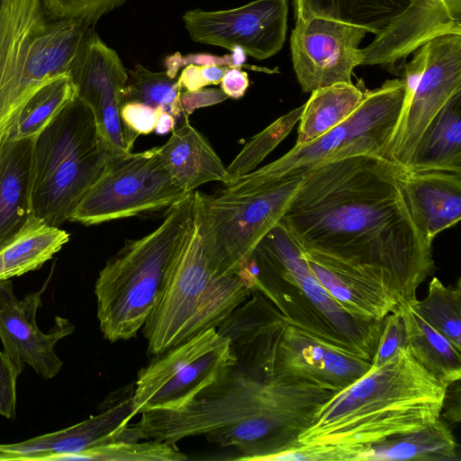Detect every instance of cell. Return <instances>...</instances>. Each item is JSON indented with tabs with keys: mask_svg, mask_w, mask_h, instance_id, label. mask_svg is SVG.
<instances>
[{
	"mask_svg": "<svg viewBox=\"0 0 461 461\" xmlns=\"http://www.w3.org/2000/svg\"><path fill=\"white\" fill-rule=\"evenodd\" d=\"M403 166L356 155L306 171L279 222L306 253L413 303L435 271L432 243L415 223L400 186Z\"/></svg>",
	"mask_w": 461,
	"mask_h": 461,
	"instance_id": "6da1fadb",
	"label": "cell"
},
{
	"mask_svg": "<svg viewBox=\"0 0 461 461\" xmlns=\"http://www.w3.org/2000/svg\"><path fill=\"white\" fill-rule=\"evenodd\" d=\"M447 388L406 345L323 403L298 442L361 447L422 429L440 418Z\"/></svg>",
	"mask_w": 461,
	"mask_h": 461,
	"instance_id": "7a4b0ae2",
	"label": "cell"
},
{
	"mask_svg": "<svg viewBox=\"0 0 461 461\" xmlns=\"http://www.w3.org/2000/svg\"><path fill=\"white\" fill-rule=\"evenodd\" d=\"M242 268L253 292L263 294L287 324L372 362L383 321L357 318L333 299L279 221L260 240Z\"/></svg>",
	"mask_w": 461,
	"mask_h": 461,
	"instance_id": "3957f363",
	"label": "cell"
},
{
	"mask_svg": "<svg viewBox=\"0 0 461 461\" xmlns=\"http://www.w3.org/2000/svg\"><path fill=\"white\" fill-rule=\"evenodd\" d=\"M195 219L194 192L169 209L149 234L127 240L99 272L97 319L111 342L136 336L158 304Z\"/></svg>",
	"mask_w": 461,
	"mask_h": 461,
	"instance_id": "277c9868",
	"label": "cell"
},
{
	"mask_svg": "<svg viewBox=\"0 0 461 461\" xmlns=\"http://www.w3.org/2000/svg\"><path fill=\"white\" fill-rule=\"evenodd\" d=\"M95 26L50 18L41 0H0V154L30 96L71 72Z\"/></svg>",
	"mask_w": 461,
	"mask_h": 461,
	"instance_id": "5b68a950",
	"label": "cell"
},
{
	"mask_svg": "<svg viewBox=\"0 0 461 461\" xmlns=\"http://www.w3.org/2000/svg\"><path fill=\"white\" fill-rule=\"evenodd\" d=\"M337 392L296 378L259 380L233 368L227 376L179 411L141 413L136 424L143 439L173 445L253 416L281 418L309 427L316 411Z\"/></svg>",
	"mask_w": 461,
	"mask_h": 461,
	"instance_id": "8992f818",
	"label": "cell"
},
{
	"mask_svg": "<svg viewBox=\"0 0 461 461\" xmlns=\"http://www.w3.org/2000/svg\"><path fill=\"white\" fill-rule=\"evenodd\" d=\"M111 158L92 110L77 96L35 139L32 214L54 227L68 221Z\"/></svg>",
	"mask_w": 461,
	"mask_h": 461,
	"instance_id": "52a82bcc",
	"label": "cell"
},
{
	"mask_svg": "<svg viewBox=\"0 0 461 461\" xmlns=\"http://www.w3.org/2000/svg\"><path fill=\"white\" fill-rule=\"evenodd\" d=\"M252 293L239 275L212 272L194 219L192 234L143 325L149 353L161 354L203 330L217 328Z\"/></svg>",
	"mask_w": 461,
	"mask_h": 461,
	"instance_id": "ba28073f",
	"label": "cell"
},
{
	"mask_svg": "<svg viewBox=\"0 0 461 461\" xmlns=\"http://www.w3.org/2000/svg\"><path fill=\"white\" fill-rule=\"evenodd\" d=\"M404 98L402 78L388 79L377 88L366 90L360 105L344 122L307 144L294 145L276 160L224 185L219 192L253 190L349 156L384 158L401 120Z\"/></svg>",
	"mask_w": 461,
	"mask_h": 461,
	"instance_id": "9c48e42d",
	"label": "cell"
},
{
	"mask_svg": "<svg viewBox=\"0 0 461 461\" xmlns=\"http://www.w3.org/2000/svg\"><path fill=\"white\" fill-rule=\"evenodd\" d=\"M303 175L244 192H194L198 230L214 274L238 275L260 240L279 221Z\"/></svg>",
	"mask_w": 461,
	"mask_h": 461,
	"instance_id": "30bf717a",
	"label": "cell"
},
{
	"mask_svg": "<svg viewBox=\"0 0 461 461\" xmlns=\"http://www.w3.org/2000/svg\"><path fill=\"white\" fill-rule=\"evenodd\" d=\"M236 363L230 340L216 328L203 330L156 355L140 370L134 412L182 410L223 380Z\"/></svg>",
	"mask_w": 461,
	"mask_h": 461,
	"instance_id": "8fae6325",
	"label": "cell"
},
{
	"mask_svg": "<svg viewBox=\"0 0 461 461\" xmlns=\"http://www.w3.org/2000/svg\"><path fill=\"white\" fill-rule=\"evenodd\" d=\"M188 194L173 180L158 156V147L111 158L68 218L98 224L169 209Z\"/></svg>",
	"mask_w": 461,
	"mask_h": 461,
	"instance_id": "7c38bea8",
	"label": "cell"
},
{
	"mask_svg": "<svg viewBox=\"0 0 461 461\" xmlns=\"http://www.w3.org/2000/svg\"><path fill=\"white\" fill-rule=\"evenodd\" d=\"M287 16V0H255L229 10H190L183 21L194 41L230 51L239 48L246 55L263 60L283 48Z\"/></svg>",
	"mask_w": 461,
	"mask_h": 461,
	"instance_id": "4fadbf2b",
	"label": "cell"
},
{
	"mask_svg": "<svg viewBox=\"0 0 461 461\" xmlns=\"http://www.w3.org/2000/svg\"><path fill=\"white\" fill-rule=\"evenodd\" d=\"M70 76L77 96L93 112L99 133L110 157L131 152L138 134L122 120L121 107L128 79L116 51L108 47L95 29L90 33Z\"/></svg>",
	"mask_w": 461,
	"mask_h": 461,
	"instance_id": "5bb4252c",
	"label": "cell"
},
{
	"mask_svg": "<svg viewBox=\"0 0 461 461\" xmlns=\"http://www.w3.org/2000/svg\"><path fill=\"white\" fill-rule=\"evenodd\" d=\"M426 45L424 70L384 156L405 167L427 127L446 104L461 92V34L439 35Z\"/></svg>",
	"mask_w": 461,
	"mask_h": 461,
	"instance_id": "9a60e30c",
	"label": "cell"
},
{
	"mask_svg": "<svg viewBox=\"0 0 461 461\" xmlns=\"http://www.w3.org/2000/svg\"><path fill=\"white\" fill-rule=\"evenodd\" d=\"M132 385L106 397L98 414L68 428L22 442L0 445V460H75L85 451L117 441L143 439L136 426Z\"/></svg>",
	"mask_w": 461,
	"mask_h": 461,
	"instance_id": "2e32d148",
	"label": "cell"
},
{
	"mask_svg": "<svg viewBox=\"0 0 461 461\" xmlns=\"http://www.w3.org/2000/svg\"><path fill=\"white\" fill-rule=\"evenodd\" d=\"M367 32L334 20L295 22L290 46L294 71L304 93L336 83H352L362 65L360 43Z\"/></svg>",
	"mask_w": 461,
	"mask_h": 461,
	"instance_id": "e0dca14e",
	"label": "cell"
},
{
	"mask_svg": "<svg viewBox=\"0 0 461 461\" xmlns=\"http://www.w3.org/2000/svg\"><path fill=\"white\" fill-rule=\"evenodd\" d=\"M47 285L48 282L40 291L19 300L12 281L0 280V339L4 353L21 372L27 364L43 378L50 379L63 366L54 347L59 339L71 334L75 326L57 316L55 325L48 333L38 328L36 313L42 304L41 295Z\"/></svg>",
	"mask_w": 461,
	"mask_h": 461,
	"instance_id": "ac0fdd59",
	"label": "cell"
},
{
	"mask_svg": "<svg viewBox=\"0 0 461 461\" xmlns=\"http://www.w3.org/2000/svg\"><path fill=\"white\" fill-rule=\"evenodd\" d=\"M371 362L287 324L276 350L273 375L339 392L366 374Z\"/></svg>",
	"mask_w": 461,
	"mask_h": 461,
	"instance_id": "d6986e66",
	"label": "cell"
},
{
	"mask_svg": "<svg viewBox=\"0 0 461 461\" xmlns=\"http://www.w3.org/2000/svg\"><path fill=\"white\" fill-rule=\"evenodd\" d=\"M286 325L278 310L254 291L216 329L230 340L237 359L233 369L266 380L274 376V357Z\"/></svg>",
	"mask_w": 461,
	"mask_h": 461,
	"instance_id": "ffe728a7",
	"label": "cell"
},
{
	"mask_svg": "<svg viewBox=\"0 0 461 461\" xmlns=\"http://www.w3.org/2000/svg\"><path fill=\"white\" fill-rule=\"evenodd\" d=\"M447 33L461 34V0H411L399 17L360 48L362 65L393 66Z\"/></svg>",
	"mask_w": 461,
	"mask_h": 461,
	"instance_id": "44dd1931",
	"label": "cell"
},
{
	"mask_svg": "<svg viewBox=\"0 0 461 461\" xmlns=\"http://www.w3.org/2000/svg\"><path fill=\"white\" fill-rule=\"evenodd\" d=\"M399 183L415 223L429 242L459 221L461 172L403 167Z\"/></svg>",
	"mask_w": 461,
	"mask_h": 461,
	"instance_id": "7402d4cb",
	"label": "cell"
},
{
	"mask_svg": "<svg viewBox=\"0 0 461 461\" xmlns=\"http://www.w3.org/2000/svg\"><path fill=\"white\" fill-rule=\"evenodd\" d=\"M35 139L11 140L0 154V249L33 215L32 188Z\"/></svg>",
	"mask_w": 461,
	"mask_h": 461,
	"instance_id": "603a6c76",
	"label": "cell"
},
{
	"mask_svg": "<svg viewBox=\"0 0 461 461\" xmlns=\"http://www.w3.org/2000/svg\"><path fill=\"white\" fill-rule=\"evenodd\" d=\"M185 122L171 131L168 140L158 147L159 158L176 182L186 193L208 182L227 179V170L208 140L194 129L185 114Z\"/></svg>",
	"mask_w": 461,
	"mask_h": 461,
	"instance_id": "cb8c5ba5",
	"label": "cell"
},
{
	"mask_svg": "<svg viewBox=\"0 0 461 461\" xmlns=\"http://www.w3.org/2000/svg\"><path fill=\"white\" fill-rule=\"evenodd\" d=\"M361 447V461L460 460L455 436L440 418L422 429Z\"/></svg>",
	"mask_w": 461,
	"mask_h": 461,
	"instance_id": "d4e9b609",
	"label": "cell"
},
{
	"mask_svg": "<svg viewBox=\"0 0 461 461\" xmlns=\"http://www.w3.org/2000/svg\"><path fill=\"white\" fill-rule=\"evenodd\" d=\"M406 168L461 172V92L427 127Z\"/></svg>",
	"mask_w": 461,
	"mask_h": 461,
	"instance_id": "484cf974",
	"label": "cell"
},
{
	"mask_svg": "<svg viewBox=\"0 0 461 461\" xmlns=\"http://www.w3.org/2000/svg\"><path fill=\"white\" fill-rule=\"evenodd\" d=\"M411 0H294L295 22L312 17L338 21L379 34L410 5Z\"/></svg>",
	"mask_w": 461,
	"mask_h": 461,
	"instance_id": "4316f807",
	"label": "cell"
},
{
	"mask_svg": "<svg viewBox=\"0 0 461 461\" xmlns=\"http://www.w3.org/2000/svg\"><path fill=\"white\" fill-rule=\"evenodd\" d=\"M68 240L67 231L32 215L23 229L0 249V280L40 268Z\"/></svg>",
	"mask_w": 461,
	"mask_h": 461,
	"instance_id": "83f0119b",
	"label": "cell"
},
{
	"mask_svg": "<svg viewBox=\"0 0 461 461\" xmlns=\"http://www.w3.org/2000/svg\"><path fill=\"white\" fill-rule=\"evenodd\" d=\"M400 308L406 345L413 357L447 386L460 380L461 349L423 321L411 303Z\"/></svg>",
	"mask_w": 461,
	"mask_h": 461,
	"instance_id": "f1b7e54d",
	"label": "cell"
},
{
	"mask_svg": "<svg viewBox=\"0 0 461 461\" xmlns=\"http://www.w3.org/2000/svg\"><path fill=\"white\" fill-rule=\"evenodd\" d=\"M365 91L353 83H336L312 91L303 104L295 145L307 144L344 122L360 105Z\"/></svg>",
	"mask_w": 461,
	"mask_h": 461,
	"instance_id": "f546056e",
	"label": "cell"
},
{
	"mask_svg": "<svg viewBox=\"0 0 461 461\" xmlns=\"http://www.w3.org/2000/svg\"><path fill=\"white\" fill-rule=\"evenodd\" d=\"M76 97L77 88L69 73L50 78L24 104L11 133L10 140L37 137Z\"/></svg>",
	"mask_w": 461,
	"mask_h": 461,
	"instance_id": "4dcf8cb0",
	"label": "cell"
},
{
	"mask_svg": "<svg viewBox=\"0 0 461 461\" xmlns=\"http://www.w3.org/2000/svg\"><path fill=\"white\" fill-rule=\"evenodd\" d=\"M419 316L461 349V285H445L438 277L429 284L422 300L411 303Z\"/></svg>",
	"mask_w": 461,
	"mask_h": 461,
	"instance_id": "1f68e13d",
	"label": "cell"
},
{
	"mask_svg": "<svg viewBox=\"0 0 461 461\" xmlns=\"http://www.w3.org/2000/svg\"><path fill=\"white\" fill-rule=\"evenodd\" d=\"M124 104L136 102L169 113L176 119L184 113L180 103L182 88L177 78L167 72H153L141 65L127 69Z\"/></svg>",
	"mask_w": 461,
	"mask_h": 461,
	"instance_id": "d6a6232c",
	"label": "cell"
},
{
	"mask_svg": "<svg viewBox=\"0 0 461 461\" xmlns=\"http://www.w3.org/2000/svg\"><path fill=\"white\" fill-rule=\"evenodd\" d=\"M303 104L279 117L253 136L226 167L229 184L257 167L265 158L291 132L299 122Z\"/></svg>",
	"mask_w": 461,
	"mask_h": 461,
	"instance_id": "836d02e7",
	"label": "cell"
},
{
	"mask_svg": "<svg viewBox=\"0 0 461 461\" xmlns=\"http://www.w3.org/2000/svg\"><path fill=\"white\" fill-rule=\"evenodd\" d=\"M187 456L175 445L149 439L148 441H117L78 454L75 460L105 461H179Z\"/></svg>",
	"mask_w": 461,
	"mask_h": 461,
	"instance_id": "e575fe53",
	"label": "cell"
},
{
	"mask_svg": "<svg viewBox=\"0 0 461 461\" xmlns=\"http://www.w3.org/2000/svg\"><path fill=\"white\" fill-rule=\"evenodd\" d=\"M47 14L57 20H76L95 26L98 20L126 0H41Z\"/></svg>",
	"mask_w": 461,
	"mask_h": 461,
	"instance_id": "d590c367",
	"label": "cell"
},
{
	"mask_svg": "<svg viewBox=\"0 0 461 461\" xmlns=\"http://www.w3.org/2000/svg\"><path fill=\"white\" fill-rule=\"evenodd\" d=\"M362 447L300 444L271 458V461H357Z\"/></svg>",
	"mask_w": 461,
	"mask_h": 461,
	"instance_id": "8d00e7d4",
	"label": "cell"
},
{
	"mask_svg": "<svg viewBox=\"0 0 461 461\" xmlns=\"http://www.w3.org/2000/svg\"><path fill=\"white\" fill-rule=\"evenodd\" d=\"M406 346L405 330L400 306L383 320V329L369 370L378 368Z\"/></svg>",
	"mask_w": 461,
	"mask_h": 461,
	"instance_id": "74e56055",
	"label": "cell"
},
{
	"mask_svg": "<svg viewBox=\"0 0 461 461\" xmlns=\"http://www.w3.org/2000/svg\"><path fill=\"white\" fill-rule=\"evenodd\" d=\"M21 373L0 350V415L7 419L15 417L16 380Z\"/></svg>",
	"mask_w": 461,
	"mask_h": 461,
	"instance_id": "f35d334b",
	"label": "cell"
},
{
	"mask_svg": "<svg viewBox=\"0 0 461 461\" xmlns=\"http://www.w3.org/2000/svg\"><path fill=\"white\" fill-rule=\"evenodd\" d=\"M228 68L226 66L189 64L177 80L182 89L194 91L209 85L220 84Z\"/></svg>",
	"mask_w": 461,
	"mask_h": 461,
	"instance_id": "ab89813d",
	"label": "cell"
},
{
	"mask_svg": "<svg viewBox=\"0 0 461 461\" xmlns=\"http://www.w3.org/2000/svg\"><path fill=\"white\" fill-rule=\"evenodd\" d=\"M123 122L135 133L149 134L155 130L158 108L154 109L143 104L128 102L121 107Z\"/></svg>",
	"mask_w": 461,
	"mask_h": 461,
	"instance_id": "60d3db41",
	"label": "cell"
},
{
	"mask_svg": "<svg viewBox=\"0 0 461 461\" xmlns=\"http://www.w3.org/2000/svg\"><path fill=\"white\" fill-rule=\"evenodd\" d=\"M221 89L207 88L181 92L180 103L184 114H191L197 108L213 105L228 99Z\"/></svg>",
	"mask_w": 461,
	"mask_h": 461,
	"instance_id": "b9f144b4",
	"label": "cell"
},
{
	"mask_svg": "<svg viewBox=\"0 0 461 461\" xmlns=\"http://www.w3.org/2000/svg\"><path fill=\"white\" fill-rule=\"evenodd\" d=\"M221 90L231 98H240L249 87L247 72L241 68H229L221 80Z\"/></svg>",
	"mask_w": 461,
	"mask_h": 461,
	"instance_id": "7bdbcfd3",
	"label": "cell"
},
{
	"mask_svg": "<svg viewBox=\"0 0 461 461\" xmlns=\"http://www.w3.org/2000/svg\"><path fill=\"white\" fill-rule=\"evenodd\" d=\"M447 386L446 395L443 402L441 414L446 420L452 423H459L460 421V380Z\"/></svg>",
	"mask_w": 461,
	"mask_h": 461,
	"instance_id": "ee69618b",
	"label": "cell"
},
{
	"mask_svg": "<svg viewBox=\"0 0 461 461\" xmlns=\"http://www.w3.org/2000/svg\"><path fill=\"white\" fill-rule=\"evenodd\" d=\"M176 119L169 113L158 109L157 122L155 126L156 133L164 135L172 131L176 128Z\"/></svg>",
	"mask_w": 461,
	"mask_h": 461,
	"instance_id": "f6af8a7d",
	"label": "cell"
}]
</instances>
